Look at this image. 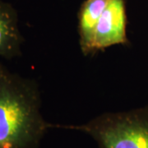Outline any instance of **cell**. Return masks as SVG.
<instances>
[{"label": "cell", "instance_id": "obj_1", "mask_svg": "<svg viewBox=\"0 0 148 148\" xmlns=\"http://www.w3.org/2000/svg\"><path fill=\"white\" fill-rule=\"evenodd\" d=\"M41 103L35 80L0 64V148H40L52 128L42 116Z\"/></svg>", "mask_w": 148, "mask_h": 148}, {"label": "cell", "instance_id": "obj_2", "mask_svg": "<svg viewBox=\"0 0 148 148\" xmlns=\"http://www.w3.org/2000/svg\"><path fill=\"white\" fill-rule=\"evenodd\" d=\"M84 132L98 148H148V106L107 112L82 124H53L52 128Z\"/></svg>", "mask_w": 148, "mask_h": 148}, {"label": "cell", "instance_id": "obj_3", "mask_svg": "<svg viewBox=\"0 0 148 148\" xmlns=\"http://www.w3.org/2000/svg\"><path fill=\"white\" fill-rule=\"evenodd\" d=\"M127 26L126 0H112L93 30L87 55L114 45H128Z\"/></svg>", "mask_w": 148, "mask_h": 148}, {"label": "cell", "instance_id": "obj_4", "mask_svg": "<svg viewBox=\"0 0 148 148\" xmlns=\"http://www.w3.org/2000/svg\"><path fill=\"white\" fill-rule=\"evenodd\" d=\"M23 42L16 9L0 0V57L12 59L21 56Z\"/></svg>", "mask_w": 148, "mask_h": 148}, {"label": "cell", "instance_id": "obj_5", "mask_svg": "<svg viewBox=\"0 0 148 148\" xmlns=\"http://www.w3.org/2000/svg\"><path fill=\"white\" fill-rule=\"evenodd\" d=\"M112 0H85L78 12V34L81 51L87 56L93 30Z\"/></svg>", "mask_w": 148, "mask_h": 148}]
</instances>
